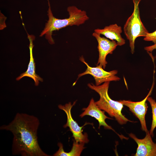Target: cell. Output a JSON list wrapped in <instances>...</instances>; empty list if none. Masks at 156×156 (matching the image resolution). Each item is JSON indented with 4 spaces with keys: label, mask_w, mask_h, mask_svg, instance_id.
Returning <instances> with one entry per match:
<instances>
[{
    "label": "cell",
    "mask_w": 156,
    "mask_h": 156,
    "mask_svg": "<svg viewBox=\"0 0 156 156\" xmlns=\"http://www.w3.org/2000/svg\"><path fill=\"white\" fill-rule=\"evenodd\" d=\"M134 8L131 15L127 20L123 27L125 35L129 40L131 52H134L135 42L139 37H145L148 32L142 22L140 15L139 4L141 0H132Z\"/></svg>",
    "instance_id": "cell-4"
},
{
    "label": "cell",
    "mask_w": 156,
    "mask_h": 156,
    "mask_svg": "<svg viewBox=\"0 0 156 156\" xmlns=\"http://www.w3.org/2000/svg\"><path fill=\"white\" fill-rule=\"evenodd\" d=\"M47 0L49 6L47 11L49 20L40 36H42L45 35V38L51 44L54 43L52 37L53 31L69 26H79L84 23L89 18L85 11L79 9L75 6H70L67 8L69 14L68 18L63 19L56 18L53 16L49 1V0Z\"/></svg>",
    "instance_id": "cell-2"
},
{
    "label": "cell",
    "mask_w": 156,
    "mask_h": 156,
    "mask_svg": "<svg viewBox=\"0 0 156 156\" xmlns=\"http://www.w3.org/2000/svg\"><path fill=\"white\" fill-rule=\"evenodd\" d=\"M94 31L104 36L111 40H115L118 46H121L125 43V40L122 37L121 35L122 32V28L116 24L106 26L103 29H96Z\"/></svg>",
    "instance_id": "cell-12"
},
{
    "label": "cell",
    "mask_w": 156,
    "mask_h": 156,
    "mask_svg": "<svg viewBox=\"0 0 156 156\" xmlns=\"http://www.w3.org/2000/svg\"><path fill=\"white\" fill-rule=\"evenodd\" d=\"M82 110L84 111L80 115V116L82 118L86 116H90L94 117L99 122V128L100 126H103L106 129L112 130L115 132L120 138L123 137L117 134L110 126L108 125L105 120L106 119H113L106 116L105 114V111H102L96 104L94 99L92 98L87 108H83Z\"/></svg>",
    "instance_id": "cell-10"
},
{
    "label": "cell",
    "mask_w": 156,
    "mask_h": 156,
    "mask_svg": "<svg viewBox=\"0 0 156 156\" xmlns=\"http://www.w3.org/2000/svg\"><path fill=\"white\" fill-rule=\"evenodd\" d=\"M92 36L96 38L98 43L99 57L97 65L104 69L107 64L106 56L109 54L112 53L118 46L117 43L115 40H110L106 38L101 37L100 34L95 32L93 33Z\"/></svg>",
    "instance_id": "cell-8"
},
{
    "label": "cell",
    "mask_w": 156,
    "mask_h": 156,
    "mask_svg": "<svg viewBox=\"0 0 156 156\" xmlns=\"http://www.w3.org/2000/svg\"><path fill=\"white\" fill-rule=\"evenodd\" d=\"M28 38L29 40V48L30 52V60L27 70L21 74L16 78L17 81H18L22 78L27 77L32 79L35 82V85L37 86L39 83V81L42 82L43 79L35 72V64L34 59L33 57L32 49L34 47L33 41L35 39V37L33 35H30L27 33Z\"/></svg>",
    "instance_id": "cell-11"
},
{
    "label": "cell",
    "mask_w": 156,
    "mask_h": 156,
    "mask_svg": "<svg viewBox=\"0 0 156 156\" xmlns=\"http://www.w3.org/2000/svg\"><path fill=\"white\" fill-rule=\"evenodd\" d=\"M154 84L153 81L150 90L147 96L141 101L133 102L130 100L119 101L123 105L127 107L129 110L139 119L141 125V129L146 133L148 131L147 128L145 119V115L148 107L146 101L152 93Z\"/></svg>",
    "instance_id": "cell-7"
},
{
    "label": "cell",
    "mask_w": 156,
    "mask_h": 156,
    "mask_svg": "<svg viewBox=\"0 0 156 156\" xmlns=\"http://www.w3.org/2000/svg\"><path fill=\"white\" fill-rule=\"evenodd\" d=\"M79 60L86 64L87 68L85 72L78 75V79L87 74L90 75L94 77L96 86H99L103 82L118 81L120 79V78L116 75L118 73L117 70L108 72L105 70L102 67L99 66L94 67H91L85 61L82 56L80 57Z\"/></svg>",
    "instance_id": "cell-5"
},
{
    "label": "cell",
    "mask_w": 156,
    "mask_h": 156,
    "mask_svg": "<svg viewBox=\"0 0 156 156\" xmlns=\"http://www.w3.org/2000/svg\"><path fill=\"white\" fill-rule=\"evenodd\" d=\"M39 125L38 119L34 116L17 113L8 124L0 127L1 130L10 131L13 135V155L49 156L42 150L38 144L37 135Z\"/></svg>",
    "instance_id": "cell-1"
},
{
    "label": "cell",
    "mask_w": 156,
    "mask_h": 156,
    "mask_svg": "<svg viewBox=\"0 0 156 156\" xmlns=\"http://www.w3.org/2000/svg\"><path fill=\"white\" fill-rule=\"evenodd\" d=\"M76 101H75L73 104L71 102L66 104L63 105H60L59 108L64 111L67 115V121L66 123L64 125V128L68 127L70 131L73 134V137L75 139V140L77 142L84 144L88 143L89 140L88 139V135L85 133H82V128L85 125L89 124L86 123L83 126L80 127L77 123L72 117L71 114V109L72 107L75 105Z\"/></svg>",
    "instance_id": "cell-6"
},
{
    "label": "cell",
    "mask_w": 156,
    "mask_h": 156,
    "mask_svg": "<svg viewBox=\"0 0 156 156\" xmlns=\"http://www.w3.org/2000/svg\"><path fill=\"white\" fill-rule=\"evenodd\" d=\"M144 40L146 41H152L156 43V30L153 32L148 33L145 37Z\"/></svg>",
    "instance_id": "cell-15"
},
{
    "label": "cell",
    "mask_w": 156,
    "mask_h": 156,
    "mask_svg": "<svg viewBox=\"0 0 156 156\" xmlns=\"http://www.w3.org/2000/svg\"><path fill=\"white\" fill-rule=\"evenodd\" d=\"M129 136L133 139L138 146L134 156H156V142L154 143L151 135L148 131L142 139L138 138L133 134H129Z\"/></svg>",
    "instance_id": "cell-9"
},
{
    "label": "cell",
    "mask_w": 156,
    "mask_h": 156,
    "mask_svg": "<svg viewBox=\"0 0 156 156\" xmlns=\"http://www.w3.org/2000/svg\"><path fill=\"white\" fill-rule=\"evenodd\" d=\"M147 100L151 105L152 111V120L149 133L153 137V131L156 127V102L154 99L149 96L147 98Z\"/></svg>",
    "instance_id": "cell-14"
},
{
    "label": "cell",
    "mask_w": 156,
    "mask_h": 156,
    "mask_svg": "<svg viewBox=\"0 0 156 156\" xmlns=\"http://www.w3.org/2000/svg\"><path fill=\"white\" fill-rule=\"evenodd\" d=\"M109 81L106 82L101 85L96 86L92 83H89L88 87L98 93L99 99L95 102L96 104L101 110L107 112L111 117H114L121 125L125 124L128 121L133 122L125 117L121 112L123 105L119 101L112 99L108 94Z\"/></svg>",
    "instance_id": "cell-3"
},
{
    "label": "cell",
    "mask_w": 156,
    "mask_h": 156,
    "mask_svg": "<svg viewBox=\"0 0 156 156\" xmlns=\"http://www.w3.org/2000/svg\"><path fill=\"white\" fill-rule=\"evenodd\" d=\"M144 49L147 52H151L154 50L156 49V43L151 46L145 47Z\"/></svg>",
    "instance_id": "cell-16"
},
{
    "label": "cell",
    "mask_w": 156,
    "mask_h": 156,
    "mask_svg": "<svg viewBox=\"0 0 156 156\" xmlns=\"http://www.w3.org/2000/svg\"><path fill=\"white\" fill-rule=\"evenodd\" d=\"M85 144L76 142L74 140L71 151L69 152L64 151L62 144L61 143L58 144V150L54 153L55 156H79L83 150L85 148Z\"/></svg>",
    "instance_id": "cell-13"
}]
</instances>
